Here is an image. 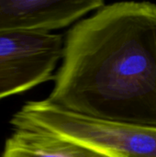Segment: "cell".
Instances as JSON below:
<instances>
[{"instance_id":"3","label":"cell","mask_w":156,"mask_h":157,"mask_svg":"<svg viewBox=\"0 0 156 157\" xmlns=\"http://www.w3.org/2000/svg\"><path fill=\"white\" fill-rule=\"evenodd\" d=\"M63 45L51 32L0 33V99L53 79Z\"/></svg>"},{"instance_id":"4","label":"cell","mask_w":156,"mask_h":157,"mask_svg":"<svg viewBox=\"0 0 156 157\" xmlns=\"http://www.w3.org/2000/svg\"><path fill=\"white\" fill-rule=\"evenodd\" d=\"M104 6L102 0H0V33L51 32Z\"/></svg>"},{"instance_id":"2","label":"cell","mask_w":156,"mask_h":157,"mask_svg":"<svg viewBox=\"0 0 156 157\" xmlns=\"http://www.w3.org/2000/svg\"><path fill=\"white\" fill-rule=\"evenodd\" d=\"M11 124L64 138L107 157H156V128L81 115L47 99L27 102Z\"/></svg>"},{"instance_id":"5","label":"cell","mask_w":156,"mask_h":157,"mask_svg":"<svg viewBox=\"0 0 156 157\" xmlns=\"http://www.w3.org/2000/svg\"><path fill=\"white\" fill-rule=\"evenodd\" d=\"M2 157H107L64 138L33 130L14 129Z\"/></svg>"},{"instance_id":"1","label":"cell","mask_w":156,"mask_h":157,"mask_svg":"<svg viewBox=\"0 0 156 157\" xmlns=\"http://www.w3.org/2000/svg\"><path fill=\"white\" fill-rule=\"evenodd\" d=\"M51 103L156 128V4L105 5L67 32Z\"/></svg>"}]
</instances>
